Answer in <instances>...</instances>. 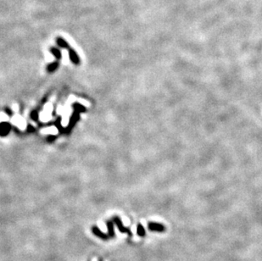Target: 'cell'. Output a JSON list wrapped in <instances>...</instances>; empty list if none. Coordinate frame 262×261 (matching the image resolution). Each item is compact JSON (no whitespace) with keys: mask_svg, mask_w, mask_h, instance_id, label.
<instances>
[{"mask_svg":"<svg viewBox=\"0 0 262 261\" xmlns=\"http://www.w3.org/2000/svg\"><path fill=\"white\" fill-rule=\"evenodd\" d=\"M11 130V126L8 122H2L0 123V136L1 137H5L9 133Z\"/></svg>","mask_w":262,"mask_h":261,"instance_id":"1","label":"cell"},{"mask_svg":"<svg viewBox=\"0 0 262 261\" xmlns=\"http://www.w3.org/2000/svg\"><path fill=\"white\" fill-rule=\"evenodd\" d=\"M148 227L149 228V230H151V231H156V232H164L165 230V227L163 225L158 224V223H153V222L148 223Z\"/></svg>","mask_w":262,"mask_h":261,"instance_id":"2","label":"cell"},{"mask_svg":"<svg viewBox=\"0 0 262 261\" xmlns=\"http://www.w3.org/2000/svg\"><path fill=\"white\" fill-rule=\"evenodd\" d=\"M69 55H70V59L71 60L72 63H74L75 65H78V64H79V62H80L79 57H78L77 53H76L73 49H70V50H69Z\"/></svg>","mask_w":262,"mask_h":261,"instance_id":"3","label":"cell"},{"mask_svg":"<svg viewBox=\"0 0 262 261\" xmlns=\"http://www.w3.org/2000/svg\"><path fill=\"white\" fill-rule=\"evenodd\" d=\"M73 108L75 110V112H77V113H82V112L86 111L85 107L82 106L81 103H75V104H73Z\"/></svg>","mask_w":262,"mask_h":261,"instance_id":"4","label":"cell"},{"mask_svg":"<svg viewBox=\"0 0 262 261\" xmlns=\"http://www.w3.org/2000/svg\"><path fill=\"white\" fill-rule=\"evenodd\" d=\"M57 43L58 45L60 46V47H61V48H64V49H67V48H69V44L66 42L63 38H61V37H58L57 38Z\"/></svg>","mask_w":262,"mask_h":261,"instance_id":"5","label":"cell"},{"mask_svg":"<svg viewBox=\"0 0 262 261\" xmlns=\"http://www.w3.org/2000/svg\"><path fill=\"white\" fill-rule=\"evenodd\" d=\"M50 52H51L53 56L56 58V59H58L61 58V52L58 49H56V48H51V49H50Z\"/></svg>","mask_w":262,"mask_h":261,"instance_id":"6","label":"cell"},{"mask_svg":"<svg viewBox=\"0 0 262 261\" xmlns=\"http://www.w3.org/2000/svg\"><path fill=\"white\" fill-rule=\"evenodd\" d=\"M58 66H59V63H58L57 61H55L53 62V63L49 64V65H48V67H47V69H48L49 72H53L55 69H57Z\"/></svg>","mask_w":262,"mask_h":261,"instance_id":"7","label":"cell"},{"mask_svg":"<svg viewBox=\"0 0 262 261\" xmlns=\"http://www.w3.org/2000/svg\"><path fill=\"white\" fill-rule=\"evenodd\" d=\"M115 223L118 225V227H119L120 230H121V231L122 232H128L130 233V231H129L128 229L125 228V227L123 226L122 223L121 222V220H119V218H115Z\"/></svg>","mask_w":262,"mask_h":261,"instance_id":"8","label":"cell"},{"mask_svg":"<svg viewBox=\"0 0 262 261\" xmlns=\"http://www.w3.org/2000/svg\"><path fill=\"white\" fill-rule=\"evenodd\" d=\"M78 120H79V113H77V112H75V113L72 114L71 118H70V124L71 125V126H72V125H74L75 123Z\"/></svg>","mask_w":262,"mask_h":261,"instance_id":"9","label":"cell"},{"mask_svg":"<svg viewBox=\"0 0 262 261\" xmlns=\"http://www.w3.org/2000/svg\"><path fill=\"white\" fill-rule=\"evenodd\" d=\"M138 233L139 236H142V237L145 235V230L141 225H138Z\"/></svg>","mask_w":262,"mask_h":261,"instance_id":"10","label":"cell"},{"mask_svg":"<svg viewBox=\"0 0 262 261\" xmlns=\"http://www.w3.org/2000/svg\"><path fill=\"white\" fill-rule=\"evenodd\" d=\"M31 118L33 120H37L38 119V113L37 111H33L32 113L31 114Z\"/></svg>","mask_w":262,"mask_h":261,"instance_id":"11","label":"cell"},{"mask_svg":"<svg viewBox=\"0 0 262 261\" xmlns=\"http://www.w3.org/2000/svg\"><path fill=\"white\" fill-rule=\"evenodd\" d=\"M94 233L96 234V235H98V236H99V237H105L106 236L105 235H104L103 233H101L99 231H98L97 228H94Z\"/></svg>","mask_w":262,"mask_h":261,"instance_id":"12","label":"cell"},{"mask_svg":"<svg viewBox=\"0 0 262 261\" xmlns=\"http://www.w3.org/2000/svg\"><path fill=\"white\" fill-rule=\"evenodd\" d=\"M27 130H28L29 132H32V131L35 130V128H34L33 127H32L31 125H29L28 127H27Z\"/></svg>","mask_w":262,"mask_h":261,"instance_id":"13","label":"cell"},{"mask_svg":"<svg viewBox=\"0 0 262 261\" xmlns=\"http://www.w3.org/2000/svg\"><path fill=\"white\" fill-rule=\"evenodd\" d=\"M54 139H55V136H49V138L47 139V141H48V142H49V143H51V142H52V141H53Z\"/></svg>","mask_w":262,"mask_h":261,"instance_id":"14","label":"cell"},{"mask_svg":"<svg viewBox=\"0 0 262 261\" xmlns=\"http://www.w3.org/2000/svg\"><path fill=\"white\" fill-rule=\"evenodd\" d=\"M7 110V112H8L9 114H11V112H10V110H9V109H7V110Z\"/></svg>","mask_w":262,"mask_h":261,"instance_id":"15","label":"cell"}]
</instances>
